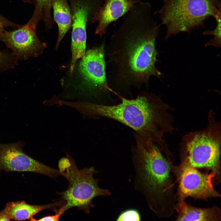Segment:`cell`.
Segmentation results:
<instances>
[{
	"instance_id": "19",
	"label": "cell",
	"mask_w": 221,
	"mask_h": 221,
	"mask_svg": "<svg viewBox=\"0 0 221 221\" xmlns=\"http://www.w3.org/2000/svg\"><path fill=\"white\" fill-rule=\"evenodd\" d=\"M21 25L10 21L0 14V33L4 31L5 28L7 27H10L17 28Z\"/></svg>"
},
{
	"instance_id": "6",
	"label": "cell",
	"mask_w": 221,
	"mask_h": 221,
	"mask_svg": "<svg viewBox=\"0 0 221 221\" xmlns=\"http://www.w3.org/2000/svg\"><path fill=\"white\" fill-rule=\"evenodd\" d=\"M58 167L61 175L65 177L69 183L67 190L57 192L65 202L61 207L64 212L71 208L77 207L88 214L90 209L94 207L92 202L94 198L111 194L109 190L99 186V180L93 176L98 171L94 167L79 169L68 153H67L66 157L59 161Z\"/></svg>"
},
{
	"instance_id": "2",
	"label": "cell",
	"mask_w": 221,
	"mask_h": 221,
	"mask_svg": "<svg viewBox=\"0 0 221 221\" xmlns=\"http://www.w3.org/2000/svg\"><path fill=\"white\" fill-rule=\"evenodd\" d=\"M121 102L108 106L86 102L83 107L84 115L105 117L118 121L133 129L142 139L156 144L166 157L173 154L163 138L166 133L175 130L173 126L172 109L161 96L143 90L135 99L120 96Z\"/></svg>"
},
{
	"instance_id": "4",
	"label": "cell",
	"mask_w": 221,
	"mask_h": 221,
	"mask_svg": "<svg viewBox=\"0 0 221 221\" xmlns=\"http://www.w3.org/2000/svg\"><path fill=\"white\" fill-rule=\"evenodd\" d=\"M208 121L206 128L183 136L179 145L180 155L181 160L192 167L215 173L218 184L221 180V123L216 120L212 110L209 112Z\"/></svg>"
},
{
	"instance_id": "14",
	"label": "cell",
	"mask_w": 221,
	"mask_h": 221,
	"mask_svg": "<svg viewBox=\"0 0 221 221\" xmlns=\"http://www.w3.org/2000/svg\"><path fill=\"white\" fill-rule=\"evenodd\" d=\"M175 210L177 221H218L221 219L220 209L216 206L208 208L194 207L186 203L185 200H178Z\"/></svg>"
},
{
	"instance_id": "15",
	"label": "cell",
	"mask_w": 221,
	"mask_h": 221,
	"mask_svg": "<svg viewBox=\"0 0 221 221\" xmlns=\"http://www.w3.org/2000/svg\"><path fill=\"white\" fill-rule=\"evenodd\" d=\"M51 7L53 9V20L57 24L58 34L56 48L71 28L72 16L68 0H51Z\"/></svg>"
},
{
	"instance_id": "17",
	"label": "cell",
	"mask_w": 221,
	"mask_h": 221,
	"mask_svg": "<svg viewBox=\"0 0 221 221\" xmlns=\"http://www.w3.org/2000/svg\"><path fill=\"white\" fill-rule=\"evenodd\" d=\"M17 61L12 53L5 50L0 51V72L14 68Z\"/></svg>"
},
{
	"instance_id": "12",
	"label": "cell",
	"mask_w": 221,
	"mask_h": 221,
	"mask_svg": "<svg viewBox=\"0 0 221 221\" xmlns=\"http://www.w3.org/2000/svg\"><path fill=\"white\" fill-rule=\"evenodd\" d=\"M139 0H106L95 14L92 22H97L95 34L101 37L104 34L111 23L127 13Z\"/></svg>"
},
{
	"instance_id": "10",
	"label": "cell",
	"mask_w": 221,
	"mask_h": 221,
	"mask_svg": "<svg viewBox=\"0 0 221 221\" xmlns=\"http://www.w3.org/2000/svg\"><path fill=\"white\" fill-rule=\"evenodd\" d=\"M37 26L29 21L15 30L0 33V41L11 49L17 60L37 56L45 45L39 40L36 33Z\"/></svg>"
},
{
	"instance_id": "18",
	"label": "cell",
	"mask_w": 221,
	"mask_h": 221,
	"mask_svg": "<svg viewBox=\"0 0 221 221\" xmlns=\"http://www.w3.org/2000/svg\"><path fill=\"white\" fill-rule=\"evenodd\" d=\"M141 216L139 212L135 209H130L122 212L117 218V221H134L141 220Z\"/></svg>"
},
{
	"instance_id": "5",
	"label": "cell",
	"mask_w": 221,
	"mask_h": 221,
	"mask_svg": "<svg viewBox=\"0 0 221 221\" xmlns=\"http://www.w3.org/2000/svg\"><path fill=\"white\" fill-rule=\"evenodd\" d=\"M160 14L161 23L166 28L164 39L183 32L204 27V22L221 10L219 0H164Z\"/></svg>"
},
{
	"instance_id": "16",
	"label": "cell",
	"mask_w": 221,
	"mask_h": 221,
	"mask_svg": "<svg viewBox=\"0 0 221 221\" xmlns=\"http://www.w3.org/2000/svg\"><path fill=\"white\" fill-rule=\"evenodd\" d=\"M221 15L220 10L214 17L216 22L215 29L213 30L206 29L203 32V34L204 35H211L214 36L213 38L206 43L205 47L212 46L217 48L221 47Z\"/></svg>"
},
{
	"instance_id": "1",
	"label": "cell",
	"mask_w": 221,
	"mask_h": 221,
	"mask_svg": "<svg viewBox=\"0 0 221 221\" xmlns=\"http://www.w3.org/2000/svg\"><path fill=\"white\" fill-rule=\"evenodd\" d=\"M149 2H138L105 46L111 71L107 80L111 92L120 96L131 94L132 88L148 90L151 76L160 80L164 74L155 64L158 52L156 41L159 27Z\"/></svg>"
},
{
	"instance_id": "13",
	"label": "cell",
	"mask_w": 221,
	"mask_h": 221,
	"mask_svg": "<svg viewBox=\"0 0 221 221\" xmlns=\"http://www.w3.org/2000/svg\"><path fill=\"white\" fill-rule=\"evenodd\" d=\"M65 203L62 201L47 204L33 205L25 201H17L8 202L4 209L10 220L33 221V216L38 213L46 209H52L55 211L56 208L61 207Z\"/></svg>"
},
{
	"instance_id": "3",
	"label": "cell",
	"mask_w": 221,
	"mask_h": 221,
	"mask_svg": "<svg viewBox=\"0 0 221 221\" xmlns=\"http://www.w3.org/2000/svg\"><path fill=\"white\" fill-rule=\"evenodd\" d=\"M135 137L136 144L133 153L136 187L157 216L169 217L177 202L171 175L172 163L152 141L145 140L136 134Z\"/></svg>"
},
{
	"instance_id": "11",
	"label": "cell",
	"mask_w": 221,
	"mask_h": 221,
	"mask_svg": "<svg viewBox=\"0 0 221 221\" xmlns=\"http://www.w3.org/2000/svg\"><path fill=\"white\" fill-rule=\"evenodd\" d=\"M105 42L85 52L79 64V71L100 96H106L110 92L106 71L105 59Z\"/></svg>"
},
{
	"instance_id": "20",
	"label": "cell",
	"mask_w": 221,
	"mask_h": 221,
	"mask_svg": "<svg viewBox=\"0 0 221 221\" xmlns=\"http://www.w3.org/2000/svg\"><path fill=\"white\" fill-rule=\"evenodd\" d=\"M64 212L63 211L61 208H60L59 211L55 215L47 216L38 219H34L33 221H58L61 215H62Z\"/></svg>"
},
{
	"instance_id": "9",
	"label": "cell",
	"mask_w": 221,
	"mask_h": 221,
	"mask_svg": "<svg viewBox=\"0 0 221 221\" xmlns=\"http://www.w3.org/2000/svg\"><path fill=\"white\" fill-rule=\"evenodd\" d=\"M72 16L71 66L85 53L86 25L101 6V0H69Z\"/></svg>"
},
{
	"instance_id": "8",
	"label": "cell",
	"mask_w": 221,
	"mask_h": 221,
	"mask_svg": "<svg viewBox=\"0 0 221 221\" xmlns=\"http://www.w3.org/2000/svg\"><path fill=\"white\" fill-rule=\"evenodd\" d=\"M24 141L8 144L0 143V172H33L56 179L61 175L58 169L47 166L26 154L23 149Z\"/></svg>"
},
{
	"instance_id": "7",
	"label": "cell",
	"mask_w": 221,
	"mask_h": 221,
	"mask_svg": "<svg viewBox=\"0 0 221 221\" xmlns=\"http://www.w3.org/2000/svg\"><path fill=\"white\" fill-rule=\"evenodd\" d=\"M181 161L179 165L172 166V172L178 184L177 200H185L188 197L203 200L220 197L212 184H216L215 173H202L184 161Z\"/></svg>"
},
{
	"instance_id": "21",
	"label": "cell",
	"mask_w": 221,
	"mask_h": 221,
	"mask_svg": "<svg viewBox=\"0 0 221 221\" xmlns=\"http://www.w3.org/2000/svg\"><path fill=\"white\" fill-rule=\"evenodd\" d=\"M10 220L7 214L4 209L0 211V221H10Z\"/></svg>"
}]
</instances>
